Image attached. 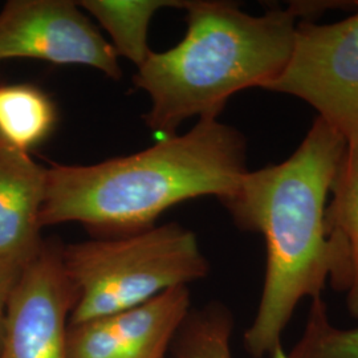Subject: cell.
Here are the masks:
<instances>
[{
	"mask_svg": "<svg viewBox=\"0 0 358 358\" xmlns=\"http://www.w3.org/2000/svg\"><path fill=\"white\" fill-rule=\"evenodd\" d=\"M190 310V291L183 285L138 307L69 325L68 358H169Z\"/></svg>",
	"mask_w": 358,
	"mask_h": 358,
	"instance_id": "8",
	"label": "cell"
},
{
	"mask_svg": "<svg viewBox=\"0 0 358 358\" xmlns=\"http://www.w3.org/2000/svg\"><path fill=\"white\" fill-rule=\"evenodd\" d=\"M47 174L29 153L0 140V262L23 269L40 252Z\"/></svg>",
	"mask_w": 358,
	"mask_h": 358,
	"instance_id": "9",
	"label": "cell"
},
{
	"mask_svg": "<svg viewBox=\"0 0 358 358\" xmlns=\"http://www.w3.org/2000/svg\"><path fill=\"white\" fill-rule=\"evenodd\" d=\"M77 4L109 34L117 55H122L137 68L152 53L148 31L154 13L165 7H185V1L178 0H83Z\"/></svg>",
	"mask_w": 358,
	"mask_h": 358,
	"instance_id": "12",
	"label": "cell"
},
{
	"mask_svg": "<svg viewBox=\"0 0 358 358\" xmlns=\"http://www.w3.org/2000/svg\"><path fill=\"white\" fill-rule=\"evenodd\" d=\"M266 90L306 101L346 141L358 138V11L329 24L300 20L291 59Z\"/></svg>",
	"mask_w": 358,
	"mask_h": 358,
	"instance_id": "5",
	"label": "cell"
},
{
	"mask_svg": "<svg viewBox=\"0 0 358 358\" xmlns=\"http://www.w3.org/2000/svg\"><path fill=\"white\" fill-rule=\"evenodd\" d=\"M310 301L304 332L284 358H358V327H336L322 299Z\"/></svg>",
	"mask_w": 358,
	"mask_h": 358,
	"instance_id": "14",
	"label": "cell"
},
{
	"mask_svg": "<svg viewBox=\"0 0 358 358\" xmlns=\"http://www.w3.org/2000/svg\"><path fill=\"white\" fill-rule=\"evenodd\" d=\"M57 122L51 97L32 84L0 85V140L29 153L50 138Z\"/></svg>",
	"mask_w": 358,
	"mask_h": 358,
	"instance_id": "11",
	"label": "cell"
},
{
	"mask_svg": "<svg viewBox=\"0 0 358 358\" xmlns=\"http://www.w3.org/2000/svg\"><path fill=\"white\" fill-rule=\"evenodd\" d=\"M64 244L44 239L22 269L8 300L0 358H68L76 291L63 262Z\"/></svg>",
	"mask_w": 358,
	"mask_h": 358,
	"instance_id": "6",
	"label": "cell"
},
{
	"mask_svg": "<svg viewBox=\"0 0 358 358\" xmlns=\"http://www.w3.org/2000/svg\"><path fill=\"white\" fill-rule=\"evenodd\" d=\"M22 269L11 266L8 263L0 262V346L3 340V331H4V320L8 300L13 292V287L19 279Z\"/></svg>",
	"mask_w": 358,
	"mask_h": 358,
	"instance_id": "15",
	"label": "cell"
},
{
	"mask_svg": "<svg viewBox=\"0 0 358 358\" xmlns=\"http://www.w3.org/2000/svg\"><path fill=\"white\" fill-rule=\"evenodd\" d=\"M63 262L76 291L69 325L138 307L210 271L195 234L177 223L64 245Z\"/></svg>",
	"mask_w": 358,
	"mask_h": 358,
	"instance_id": "4",
	"label": "cell"
},
{
	"mask_svg": "<svg viewBox=\"0 0 358 358\" xmlns=\"http://www.w3.org/2000/svg\"><path fill=\"white\" fill-rule=\"evenodd\" d=\"M232 331V315L222 303L192 309L173 343L170 358H234Z\"/></svg>",
	"mask_w": 358,
	"mask_h": 358,
	"instance_id": "13",
	"label": "cell"
},
{
	"mask_svg": "<svg viewBox=\"0 0 358 358\" xmlns=\"http://www.w3.org/2000/svg\"><path fill=\"white\" fill-rule=\"evenodd\" d=\"M35 59L92 66L118 80L113 45L71 0H10L0 11V62Z\"/></svg>",
	"mask_w": 358,
	"mask_h": 358,
	"instance_id": "7",
	"label": "cell"
},
{
	"mask_svg": "<svg viewBox=\"0 0 358 358\" xmlns=\"http://www.w3.org/2000/svg\"><path fill=\"white\" fill-rule=\"evenodd\" d=\"M329 196L327 232L344 259L346 306L358 317V138L346 141Z\"/></svg>",
	"mask_w": 358,
	"mask_h": 358,
	"instance_id": "10",
	"label": "cell"
},
{
	"mask_svg": "<svg viewBox=\"0 0 358 358\" xmlns=\"http://www.w3.org/2000/svg\"><path fill=\"white\" fill-rule=\"evenodd\" d=\"M247 173L243 134L205 118L140 153L87 166L52 164L40 224L76 222L100 238L136 234L180 202L229 198Z\"/></svg>",
	"mask_w": 358,
	"mask_h": 358,
	"instance_id": "2",
	"label": "cell"
},
{
	"mask_svg": "<svg viewBox=\"0 0 358 358\" xmlns=\"http://www.w3.org/2000/svg\"><path fill=\"white\" fill-rule=\"evenodd\" d=\"M345 148V137L316 117L288 159L248 171L236 192L220 201L241 230L262 234L267 247L262 299L244 333L254 358L285 357L282 332L300 301L321 297L328 282L345 289L344 259L325 224Z\"/></svg>",
	"mask_w": 358,
	"mask_h": 358,
	"instance_id": "1",
	"label": "cell"
},
{
	"mask_svg": "<svg viewBox=\"0 0 358 358\" xmlns=\"http://www.w3.org/2000/svg\"><path fill=\"white\" fill-rule=\"evenodd\" d=\"M183 10L185 38L169 51H152L133 78L152 101L146 125L164 138L187 118H217L238 92L267 90L291 59L299 22L316 15L309 1L257 16L217 0L185 1Z\"/></svg>",
	"mask_w": 358,
	"mask_h": 358,
	"instance_id": "3",
	"label": "cell"
}]
</instances>
